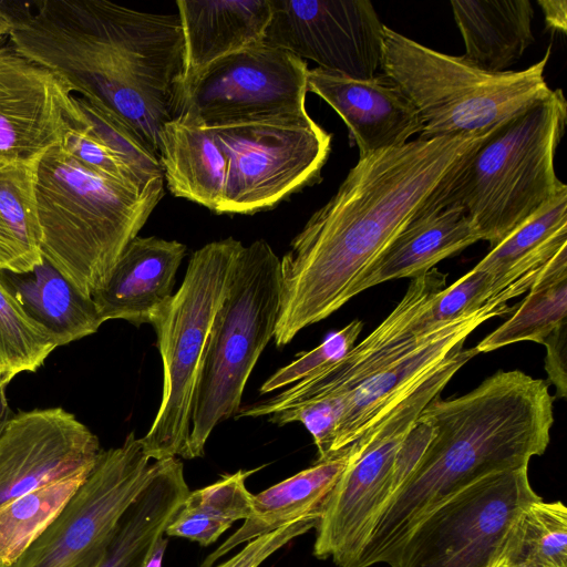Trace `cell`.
<instances>
[{
    "instance_id": "6da1fadb",
    "label": "cell",
    "mask_w": 567,
    "mask_h": 567,
    "mask_svg": "<svg viewBox=\"0 0 567 567\" xmlns=\"http://www.w3.org/2000/svg\"><path fill=\"white\" fill-rule=\"evenodd\" d=\"M483 137H417L359 158L280 259L276 347L349 301L357 279L432 205Z\"/></svg>"
},
{
    "instance_id": "7a4b0ae2",
    "label": "cell",
    "mask_w": 567,
    "mask_h": 567,
    "mask_svg": "<svg viewBox=\"0 0 567 567\" xmlns=\"http://www.w3.org/2000/svg\"><path fill=\"white\" fill-rule=\"evenodd\" d=\"M11 47L125 123L158 158L165 123L177 117L185 78L178 14L106 0H44L21 14Z\"/></svg>"
},
{
    "instance_id": "3957f363",
    "label": "cell",
    "mask_w": 567,
    "mask_h": 567,
    "mask_svg": "<svg viewBox=\"0 0 567 567\" xmlns=\"http://www.w3.org/2000/svg\"><path fill=\"white\" fill-rule=\"evenodd\" d=\"M554 400L544 380L519 370H499L454 399L435 396L419 415L432 437L380 514L354 567L389 564L450 494L542 455L550 441Z\"/></svg>"
},
{
    "instance_id": "277c9868",
    "label": "cell",
    "mask_w": 567,
    "mask_h": 567,
    "mask_svg": "<svg viewBox=\"0 0 567 567\" xmlns=\"http://www.w3.org/2000/svg\"><path fill=\"white\" fill-rule=\"evenodd\" d=\"M35 196L43 258L92 298L163 198L164 183L140 192L85 168L58 145L37 162Z\"/></svg>"
},
{
    "instance_id": "5b68a950",
    "label": "cell",
    "mask_w": 567,
    "mask_h": 567,
    "mask_svg": "<svg viewBox=\"0 0 567 567\" xmlns=\"http://www.w3.org/2000/svg\"><path fill=\"white\" fill-rule=\"evenodd\" d=\"M566 120V100L557 89L502 122L467 155L432 206L461 208L493 248L566 185L554 166Z\"/></svg>"
},
{
    "instance_id": "8992f818",
    "label": "cell",
    "mask_w": 567,
    "mask_h": 567,
    "mask_svg": "<svg viewBox=\"0 0 567 567\" xmlns=\"http://www.w3.org/2000/svg\"><path fill=\"white\" fill-rule=\"evenodd\" d=\"M550 48L527 69L489 72L384 25L380 66L416 109L420 138L485 136L551 93L544 78Z\"/></svg>"
},
{
    "instance_id": "52a82bcc",
    "label": "cell",
    "mask_w": 567,
    "mask_h": 567,
    "mask_svg": "<svg viewBox=\"0 0 567 567\" xmlns=\"http://www.w3.org/2000/svg\"><path fill=\"white\" fill-rule=\"evenodd\" d=\"M280 259L264 239L240 250L209 333L193 403L189 458L202 457L213 430L237 413L246 383L274 338Z\"/></svg>"
},
{
    "instance_id": "ba28073f",
    "label": "cell",
    "mask_w": 567,
    "mask_h": 567,
    "mask_svg": "<svg viewBox=\"0 0 567 567\" xmlns=\"http://www.w3.org/2000/svg\"><path fill=\"white\" fill-rule=\"evenodd\" d=\"M243 247L228 237L195 250L182 286L150 322L163 363L161 404L148 432L141 437L151 460H189L190 417L202 364L215 315Z\"/></svg>"
},
{
    "instance_id": "9c48e42d",
    "label": "cell",
    "mask_w": 567,
    "mask_h": 567,
    "mask_svg": "<svg viewBox=\"0 0 567 567\" xmlns=\"http://www.w3.org/2000/svg\"><path fill=\"white\" fill-rule=\"evenodd\" d=\"M454 349L408 396L348 449L350 458L316 525L313 555L338 567H354L380 514L394 492L399 451L423 409L478 352Z\"/></svg>"
},
{
    "instance_id": "30bf717a",
    "label": "cell",
    "mask_w": 567,
    "mask_h": 567,
    "mask_svg": "<svg viewBox=\"0 0 567 567\" xmlns=\"http://www.w3.org/2000/svg\"><path fill=\"white\" fill-rule=\"evenodd\" d=\"M527 467L488 474L450 494L388 565L486 567L509 556L523 512L540 498Z\"/></svg>"
},
{
    "instance_id": "8fae6325",
    "label": "cell",
    "mask_w": 567,
    "mask_h": 567,
    "mask_svg": "<svg viewBox=\"0 0 567 567\" xmlns=\"http://www.w3.org/2000/svg\"><path fill=\"white\" fill-rule=\"evenodd\" d=\"M226 157L220 214L250 215L316 183L331 135L309 114L210 127Z\"/></svg>"
},
{
    "instance_id": "7c38bea8",
    "label": "cell",
    "mask_w": 567,
    "mask_h": 567,
    "mask_svg": "<svg viewBox=\"0 0 567 567\" xmlns=\"http://www.w3.org/2000/svg\"><path fill=\"white\" fill-rule=\"evenodd\" d=\"M141 439L101 450L81 486L11 567H99L118 522L153 475Z\"/></svg>"
},
{
    "instance_id": "4fadbf2b",
    "label": "cell",
    "mask_w": 567,
    "mask_h": 567,
    "mask_svg": "<svg viewBox=\"0 0 567 567\" xmlns=\"http://www.w3.org/2000/svg\"><path fill=\"white\" fill-rule=\"evenodd\" d=\"M308 65L264 42L220 58L183 87L177 117L203 127L307 115Z\"/></svg>"
},
{
    "instance_id": "5bb4252c",
    "label": "cell",
    "mask_w": 567,
    "mask_h": 567,
    "mask_svg": "<svg viewBox=\"0 0 567 567\" xmlns=\"http://www.w3.org/2000/svg\"><path fill=\"white\" fill-rule=\"evenodd\" d=\"M262 42L318 68L369 80L380 68L384 24L368 0H270Z\"/></svg>"
},
{
    "instance_id": "9a60e30c",
    "label": "cell",
    "mask_w": 567,
    "mask_h": 567,
    "mask_svg": "<svg viewBox=\"0 0 567 567\" xmlns=\"http://www.w3.org/2000/svg\"><path fill=\"white\" fill-rule=\"evenodd\" d=\"M86 126L76 96L55 73L0 47V165L37 163L66 132Z\"/></svg>"
},
{
    "instance_id": "2e32d148",
    "label": "cell",
    "mask_w": 567,
    "mask_h": 567,
    "mask_svg": "<svg viewBox=\"0 0 567 567\" xmlns=\"http://www.w3.org/2000/svg\"><path fill=\"white\" fill-rule=\"evenodd\" d=\"M97 436L61 406L13 413L0 433V506L71 474L91 471Z\"/></svg>"
},
{
    "instance_id": "e0dca14e",
    "label": "cell",
    "mask_w": 567,
    "mask_h": 567,
    "mask_svg": "<svg viewBox=\"0 0 567 567\" xmlns=\"http://www.w3.org/2000/svg\"><path fill=\"white\" fill-rule=\"evenodd\" d=\"M446 274L434 268L411 279L398 306L363 341L354 344L343 358L319 373L266 400L264 411L272 414L321 396L348 394L363 380L427 341L440 328L415 336L412 324L431 300L446 287Z\"/></svg>"
},
{
    "instance_id": "ac0fdd59",
    "label": "cell",
    "mask_w": 567,
    "mask_h": 567,
    "mask_svg": "<svg viewBox=\"0 0 567 567\" xmlns=\"http://www.w3.org/2000/svg\"><path fill=\"white\" fill-rule=\"evenodd\" d=\"M503 300L441 327L427 341L399 360L370 375L346 396L344 411L338 424L331 457L346 451L371 430L388 412L416 389L440 363L486 320L513 313Z\"/></svg>"
},
{
    "instance_id": "d6986e66",
    "label": "cell",
    "mask_w": 567,
    "mask_h": 567,
    "mask_svg": "<svg viewBox=\"0 0 567 567\" xmlns=\"http://www.w3.org/2000/svg\"><path fill=\"white\" fill-rule=\"evenodd\" d=\"M307 90L340 115L359 148V158L400 147L422 132L416 109L384 73L358 80L317 66L308 70Z\"/></svg>"
},
{
    "instance_id": "ffe728a7",
    "label": "cell",
    "mask_w": 567,
    "mask_h": 567,
    "mask_svg": "<svg viewBox=\"0 0 567 567\" xmlns=\"http://www.w3.org/2000/svg\"><path fill=\"white\" fill-rule=\"evenodd\" d=\"M185 254L186 246L177 240L133 238L106 282L92 295L103 322L123 319L137 327L150 323L173 296Z\"/></svg>"
},
{
    "instance_id": "44dd1931",
    "label": "cell",
    "mask_w": 567,
    "mask_h": 567,
    "mask_svg": "<svg viewBox=\"0 0 567 567\" xmlns=\"http://www.w3.org/2000/svg\"><path fill=\"white\" fill-rule=\"evenodd\" d=\"M481 240L470 217L455 206H431L413 219L357 279L348 300L392 279L416 278L441 260Z\"/></svg>"
},
{
    "instance_id": "7402d4cb",
    "label": "cell",
    "mask_w": 567,
    "mask_h": 567,
    "mask_svg": "<svg viewBox=\"0 0 567 567\" xmlns=\"http://www.w3.org/2000/svg\"><path fill=\"white\" fill-rule=\"evenodd\" d=\"M176 6L185 44L184 85L216 60L262 42L271 16L270 0H178Z\"/></svg>"
},
{
    "instance_id": "603a6c76",
    "label": "cell",
    "mask_w": 567,
    "mask_h": 567,
    "mask_svg": "<svg viewBox=\"0 0 567 567\" xmlns=\"http://www.w3.org/2000/svg\"><path fill=\"white\" fill-rule=\"evenodd\" d=\"M350 451L316 461L310 467L252 495L251 515L213 550L200 567H214L217 560L256 537L302 519L320 518L324 504L347 467Z\"/></svg>"
},
{
    "instance_id": "cb8c5ba5",
    "label": "cell",
    "mask_w": 567,
    "mask_h": 567,
    "mask_svg": "<svg viewBox=\"0 0 567 567\" xmlns=\"http://www.w3.org/2000/svg\"><path fill=\"white\" fill-rule=\"evenodd\" d=\"M158 162L174 196L220 214L226 157L210 128L181 117L165 123L159 135Z\"/></svg>"
},
{
    "instance_id": "d4e9b609",
    "label": "cell",
    "mask_w": 567,
    "mask_h": 567,
    "mask_svg": "<svg viewBox=\"0 0 567 567\" xmlns=\"http://www.w3.org/2000/svg\"><path fill=\"white\" fill-rule=\"evenodd\" d=\"M152 477L121 517L99 567H143L156 539L174 517L189 487L178 457L155 461Z\"/></svg>"
},
{
    "instance_id": "484cf974",
    "label": "cell",
    "mask_w": 567,
    "mask_h": 567,
    "mask_svg": "<svg viewBox=\"0 0 567 567\" xmlns=\"http://www.w3.org/2000/svg\"><path fill=\"white\" fill-rule=\"evenodd\" d=\"M451 7L464 56L483 70L505 71L534 42L529 0H453Z\"/></svg>"
},
{
    "instance_id": "4316f807",
    "label": "cell",
    "mask_w": 567,
    "mask_h": 567,
    "mask_svg": "<svg viewBox=\"0 0 567 567\" xmlns=\"http://www.w3.org/2000/svg\"><path fill=\"white\" fill-rule=\"evenodd\" d=\"M0 279L25 313L65 346L97 332L102 326L96 306L47 259L33 270H0Z\"/></svg>"
},
{
    "instance_id": "83f0119b",
    "label": "cell",
    "mask_w": 567,
    "mask_h": 567,
    "mask_svg": "<svg viewBox=\"0 0 567 567\" xmlns=\"http://www.w3.org/2000/svg\"><path fill=\"white\" fill-rule=\"evenodd\" d=\"M567 246V186L540 210L491 248L475 266L496 278L505 290L534 281L551 257Z\"/></svg>"
},
{
    "instance_id": "f1b7e54d",
    "label": "cell",
    "mask_w": 567,
    "mask_h": 567,
    "mask_svg": "<svg viewBox=\"0 0 567 567\" xmlns=\"http://www.w3.org/2000/svg\"><path fill=\"white\" fill-rule=\"evenodd\" d=\"M37 163L0 165V270L24 274L43 261Z\"/></svg>"
},
{
    "instance_id": "f546056e",
    "label": "cell",
    "mask_w": 567,
    "mask_h": 567,
    "mask_svg": "<svg viewBox=\"0 0 567 567\" xmlns=\"http://www.w3.org/2000/svg\"><path fill=\"white\" fill-rule=\"evenodd\" d=\"M567 321V246L546 264L525 299L512 316L475 348L491 352L505 346L544 340Z\"/></svg>"
},
{
    "instance_id": "4dcf8cb0",
    "label": "cell",
    "mask_w": 567,
    "mask_h": 567,
    "mask_svg": "<svg viewBox=\"0 0 567 567\" xmlns=\"http://www.w3.org/2000/svg\"><path fill=\"white\" fill-rule=\"evenodd\" d=\"M255 471L239 470L208 486L189 491L165 534L202 546L214 544L236 520L251 515L252 494L246 487V480Z\"/></svg>"
},
{
    "instance_id": "1f68e13d",
    "label": "cell",
    "mask_w": 567,
    "mask_h": 567,
    "mask_svg": "<svg viewBox=\"0 0 567 567\" xmlns=\"http://www.w3.org/2000/svg\"><path fill=\"white\" fill-rule=\"evenodd\" d=\"M91 471L55 480L0 506V561L6 567L50 525Z\"/></svg>"
},
{
    "instance_id": "d6a6232c",
    "label": "cell",
    "mask_w": 567,
    "mask_h": 567,
    "mask_svg": "<svg viewBox=\"0 0 567 567\" xmlns=\"http://www.w3.org/2000/svg\"><path fill=\"white\" fill-rule=\"evenodd\" d=\"M61 347L58 338L31 319L0 279V383L37 372Z\"/></svg>"
},
{
    "instance_id": "836d02e7",
    "label": "cell",
    "mask_w": 567,
    "mask_h": 567,
    "mask_svg": "<svg viewBox=\"0 0 567 567\" xmlns=\"http://www.w3.org/2000/svg\"><path fill=\"white\" fill-rule=\"evenodd\" d=\"M526 291L528 289L523 285L502 290L493 275L474 267L431 300L414 320L412 332L415 336L431 332L487 303L496 300L507 302Z\"/></svg>"
},
{
    "instance_id": "e575fe53",
    "label": "cell",
    "mask_w": 567,
    "mask_h": 567,
    "mask_svg": "<svg viewBox=\"0 0 567 567\" xmlns=\"http://www.w3.org/2000/svg\"><path fill=\"white\" fill-rule=\"evenodd\" d=\"M529 559L550 567H567V509L560 502L529 504L518 523L509 560Z\"/></svg>"
},
{
    "instance_id": "d590c367",
    "label": "cell",
    "mask_w": 567,
    "mask_h": 567,
    "mask_svg": "<svg viewBox=\"0 0 567 567\" xmlns=\"http://www.w3.org/2000/svg\"><path fill=\"white\" fill-rule=\"evenodd\" d=\"M76 101L90 132L128 168L143 188L164 182L158 158L125 123L84 97H76Z\"/></svg>"
},
{
    "instance_id": "8d00e7d4",
    "label": "cell",
    "mask_w": 567,
    "mask_h": 567,
    "mask_svg": "<svg viewBox=\"0 0 567 567\" xmlns=\"http://www.w3.org/2000/svg\"><path fill=\"white\" fill-rule=\"evenodd\" d=\"M362 329L363 322L355 319L331 333L320 346L309 352H302L296 360L277 370L262 383L260 393L267 394L290 386L339 361L353 348Z\"/></svg>"
},
{
    "instance_id": "74e56055",
    "label": "cell",
    "mask_w": 567,
    "mask_h": 567,
    "mask_svg": "<svg viewBox=\"0 0 567 567\" xmlns=\"http://www.w3.org/2000/svg\"><path fill=\"white\" fill-rule=\"evenodd\" d=\"M347 394H330L310 400L269 415L277 425L300 422L312 435L318 460L331 458L336 431L344 411Z\"/></svg>"
},
{
    "instance_id": "f35d334b",
    "label": "cell",
    "mask_w": 567,
    "mask_h": 567,
    "mask_svg": "<svg viewBox=\"0 0 567 567\" xmlns=\"http://www.w3.org/2000/svg\"><path fill=\"white\" fill-rule=\"evenodd\" d=\"M60 146L85 168L140 192L161 184L143 188L128 168L90 132L89 126L66 132Z\"/></svg>"
},
{
    "instance_id": "ab89813d",
    "label": "cell",
    "mask_w": 567,
    "mask_h": 567,
    "mask_svg": "<svg viewBox=\"0 0 567 567\" xmlns=\"http://www.w3.org/2000/svg\"><path fill=\"white\" fill-rule=\"evenodd\" d=\"M318 519H302L280 527L271 533L256 537L233 557L216 567H259L274 553L289 544L293 538L315 528Z\"/></svg>"
},
{
    "instance_id": "60d3db41",
    "label": "cell",
    "mask_w": 567,
    "mask_h": 567,
    "mask_svg": "<svg viewBox=\"0 0 567 567\" xmlns=\"http://www.w3.org/2000/svg\"><path fill=\"white\" fill-rule=\"evenodd\" d=\"M546 347L545 370L559 398H567V321L556 328L542 343Z\"/></svg>"
},
{
    "instance_id": "b9f144b4",
    "label": "cell",
    "mask_w": 567,
    "mask_h": 567,
    "mask_svg": "<svg viewBox=\"0 0 567 567\" xmlns=\"http://www.w3.org/2000/svg\"><path fill=\"white\" fill-rule=\"evenodd\" d=\"M545 17L546 27L554 31L566 33L567 30V1L538 0Z\"/></svg>"
},
{
    "instance_id": "7bdbcfd3",
    "label": "cell",
    "mask_w": 567,
    "mask_h": 567,
    "mask_svg": "<svg viewBox=\"0 0 567 567\" xmlns=\"http://www.w3.org/2000/svg\"><path fill=\"white\" fill-rule=\"evenodd\" d=\"M167 544L168 540L164 537V535H161L156 539L152 548V551L150 553L143 567H162Z\"/></svg>"
},
{
    "instance_id": "ee69618b",
    "label": "cell",
    "mask_w": 567,
    "mask_h": 567,
    "mask_svg": "<svg viewBox=\"0 0 567 567\" xmlns=\"http://www.w3.org/2000/svg\"><path fill=\"white\" fill-rule=\"evenodd\" d=\"M14 27V13L7 4L0 1V47L9 38Z\"/></svg>"
},
{
    "instance_id": "f6af8a7d",
    "label": "cell",
    "mask_w": 567,
    "mask_h": 567,
    "mask_svg": "<svg viewBox=\"0 0 567 567\" xmlns=\"http://www.w3.org/2000/svg\"><path fill=\"white\" fill-rule=\"evenodd\" d=\"M6 386L0 383V433L2 432L4 425L13 415V412L9 405V401L6 394Z\"/></svg>"
},
{
    "instance_id": "bcb514c9",
    "label": "cell",
    "mask_w": 567,
    "mask_h": 567,
    "mask_svg": "<svg viewBox=\"0 0 567 567\" xmlns=\"http://www.w3.org/2000/svg\"><path fill=\"white\" fill-rule=\"evenodd\" d=\"M509 567H550L540 563H536L529 559L509 560Z\"/></svg>"
},
{
    "instance_id": "7dc6e473",
    "label": "cell",
    "mask_w": 567,
    "mask_h": 567,
    "mask_svg": "<svg viewBox=\"0 0 567 567\" xmlns=\"http://www.w3.org/2000/svg\"><path fill=\"white\" fill-rule=\"evenodd\" d=\"M486 567H509V556L504 555V556L495 559L493 563H491Z\"/></svg>"
},
{
    "instance_id": "c3c4849f",
    "label": "cell",
    "mask_w": 567,
    "mask_h": 567,
    "mask_svg": "<svg viewBox=\"0 0 567 567\" xmlns=\"http://www.w3.org/2000/svg\"><path fill=\"white\" fill-rule=\"evenodd\" d=\"M0 567H6V566L0 561Z\"/></svg>"
}]
</instances>
